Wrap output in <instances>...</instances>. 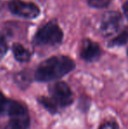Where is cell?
Wrapping results in <instances>:
<instances>
[{
    "label": "cell",
    "instance_id": "obj_1",
    "mask_svg": "<svg viewBox=\"0 0 128 129\" xmlns=\"http://www.w3.org/2000/svg\"><path fill=\"white\" fill-rule=\"evenodd\" d=\"M76 69V63L68 54H54L42 60L33 69L34 81L49 83L62 80Z\"/></svg>",
    "mask_w": 128,
    "mask_h": 129
},
{
    "label": "cell",
    "instance_id": "obj_2",
    "mask_svg": "<svg viewBox=\"0 0 128 129\" xmlns=\"http://www.w3.org/2000/svg\"><path fill=\"white\" fill-rule=\"evenodd\" d=\"M65 34L57 19H48L36 29L32 36L31 45L33 48L61 47L64 42Z\"/></svg>",
    "mask_w": 128,
    "mask_h": 129
},
{
    "label": "cell",
    "instance_id": "obj_3",
    "mask_svg": "<svg viewBox=\"0 0 128 129\" xmlns=\"http://www.w3.org/2000/svg\"><path fill=\"white\" fill-rule=\"evenodd\" d=\"M124 26V15L118 10L105 11L101 15L98 33L103 38L108 39L116 35Z\"/></svg>",
    "mask_w": 128,
    "mask_h": 129
},
{
    "label": "cell",
    "instance_id": "obj_4",
    "mask_svg": "<svg viewBox=\"0 0 128 129\" xmlns=\"http://www.w3.org/2000/svg\"><path fill=\"white\" fill-rule=\"evenodd\" d=\"M48 93L62 111L72 106L75 101V93L71 86L62 79L48 83Z\"/></svg>",
    "mask_w": 128,
    "mask_h": 129
},
{
    "label": "cell",
    "instance_id": "obj_5",
    "mask_svg": "<svg viewBox=\"0 0 128 129\" xmlns=\"http://www.w3.org/2000/svg\"><path fill=\"white\" fill-rule=\"evenodd\" d=\"M6 8L13 17L26 20L37 19L41 14L39 5L30 0H7Z\"/></svg>",
    "mask_w": 128,
    "mask_h": 129
},
{
    "label": "cell",
    "instance_id": "obj_6",
    "mask_svg": "<svg viewBox=\"0 0 128 129\" xmlns=\"http://www.w3.org/2000/svg\"><path fill=\"white\" fill-rule=\"evenodd\" d=\"M104 55L101 45L90 37H83L79 45V57L86 63H96Z\"/></svg>",
    "mask_w": 128,
    "mask_h": 129
},
{
    "label": "cell",
    "instance_id": "obj_7",
    "mask_svg": "<svg viewBox=\"0 0 128 129\" xmlns=\"http://www.w3.org/2000/svg\"><path fill=\"white\" fill-rule=\"evenodd\" d=\"M12 80L20 91H26L34 83L33 69L24 68L12 74Z\"/></svg>",
    "mask_w": 128,
    "mask_h": 129
},
{
    "label": "cell",
    "instance_id": "obj_8",
    "mask_svg": "<svg viewBox=\"0 0 128 129\" xmlns=\"http://www.w3.org/2000/svg\"><path fill=\"white\" fill-rule=\"evenodd\" d=\"M9 21L4 25L3 28L0 30V62L5 59L8 52L11 50L10 41L11 39L14 37L13 23Z\"/></svg>",
    "mask_w": 128,
    "mask_h": 129
},
{
    "label": "cell",
    "instance_id": "obj_9",
    "mask_svg": "<svg viewBox=\"0 0 128 129\" xmlns=\"http://www.w3.org/2000/svg\"><path fill=\"white\" fill-rule=\"evenodd\" d=\"M11 51L13 55V58L19 64H26L32 61V53L29 48H27L24 44L20 42H13L11 45Z\"/></svg>",
    "mask_w": 128,
    "mask_h": 129
},
{
    "label": "cell",
    "instance_id": "obj_10",
    "mask_svg": "<svg viewBox=\"0 0 128 129\" xmlns=\"http://www.w3.org/2000/svg\"><path fill=\"white\" fill-rule=\"evenodd\" d=\"M36 101L38 105H40L50 115H58L62 112L57 103L49 95H39L38 97H36Z\"/></svg>",
    "mask_w": 128,
    "mask_h": 129
},
{
    "label": "cell",
    "instance_id": "obj_11",
    "mask_svg": "<svg viewBox=\"0 0 128 129\" xmlns=\"http://www.w3.org/2000/svg\"><path fill=\"white\" fill-rule=\"evenodd\" d=\"M128 45V25L124 26L123 28L113 37L108 41L106 47L108 48H121Z\"/></svg>",
    "mask_w": 128,
    "mask_h": 129
},
{
    "label": "cell",
    "instance_id": "obj_12",
    "mask_svg": "<svg viewBox=\"0 0 128 129\" xmlns=\"http://www.w3.org/2000/svg\"><path fill=\"white\" fill-rule=\"evenodd\" d=\"M92 105V99L88 94H81L76 101V109L82 114H88Z\"/></svg>",
    "mask_w": 128,
    "mask_h": 129
},
{
    "label": "cell",
    "instance_id": "obj_13",
    "mask_svg": "<svg viewBox=\"0 0 128 129\" xmlns=\"http://www.w3.org/2000/svg\"><path fill=\"white\" fill-rule=\"evenodd\" d=\"M114 0H85L86 5L91 9L104 10L111 6Z\"/></svg>",
    "mask_w": 128,
    "mask_h": 129
},
{
    "label": "cell",
    "instance_id": "obj_14",
    "mask_svg": "<svg viewBox=\"0 0 128 129\" xmlns=\"http://www.w3.org/2000/svg\"><path fill=\"white\" fill-rule=\"evenodd\" d=\"M97 129H120V126L115 119H107L101 122Z\"/></svg>",
    "mask_w": 128,
    "mask_h": 129
},
{
    "label": "cell",
    "instance_id": "obj_15",
    "mask_svg": "<svg viewBox=\"0 0 128 129\" xmlns=\"http://www.w3.org/2000/svg\"><path fill=\"white\" fill-rule=\"evenodd\" d=\"M122 13L124 15V18L127 20L128 22V0H125L121 5Z\"/></svg>",
    "mask_w": 128,
    "mask_h": 129
},
{
    "label": "cell",
    "instance_id": "obj_16",
    "mask_svg": "<svg viewBox=\"0 0 128 129\" xmlns=\"http://www.w3.org/2000/svg\"><path fill=\"white\" fill-rule=\"evenodd\" d=\"M3 8H4V5H3V4H2V2L0 1V13H1V12L3 11Z\"/></svg>",
    "mask_w": 128,
    "mask_h": 129
},
{
    "label": "cell",
    "instance_id": "obj_17",
    "mask_svg": "<svg viewBox=\"0 0 128 129\" xmlns=\"http://www.w3.org/2000/svg\"><path fill=\"white\" fill-rule=\"evenodd\" d=\"M125 54H126V57L128 58V47L126 48V50H125Z\"/></svg>",
    "mask_w": 128,
    "mask_h": 129
}]
</instances>
